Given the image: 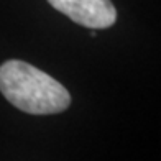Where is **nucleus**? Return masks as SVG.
Listing matches in <instances>:
<instances>
[{"label":"nucleus","mask_w":161,"mask_h":161,"mask_svg":"<svg viewBox=\"0 0 161 161\" xmlns=\"http://www.w3.org/2000/svg\"><path fill=\"white\" fill-rule=\"evenodd\" d=\"M48 3L74 23L91 30L110 28L117 20V10L110 0H48Z\"/></svg>","instance_id":"obj_2"},{"label":"nucleus","mask_w":161,"mask_h":161,"mask_svg":"<svg viewBox=\"0 0 161 161\" xmlns=\"http://www.w3.org/2000/svg\"><path fill=\"white\" fill-rule=\"evenodd\" d=\"M0 92L13 107L31 115L61 114L71 105V94L61 82L20 59L0 66Z\"/></svg>","instance_id":"obj_1"}]
</instances>
